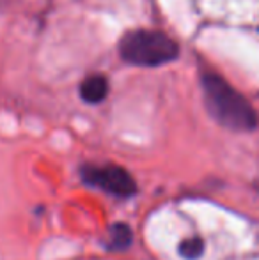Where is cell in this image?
I'll use <instances>...</instances> for the list:
<instances>
[{"label": "cell", "instance_id": "6", "mask_svg": "<svg viewBox=\"0 0 259 260\" xmlns=\"http://www.w3.org/2000/svg\"><path fill=\"white\" fill-rule=\"evenodd\" d=\"M204 251V243L199 237H190V239H185L180 244V255L187 260H197L203 255Z\"/></svg>", "mask_w": 259, "mask_h": 260}, {"label": "cell", "instance_id": "2", "mask_svg": "<svg viewBox=\"0 0 259 260\" xmlns=\"http://www.w3.org/2000/svg\"><path fill=\"white\" fill-rule=\"evenodd\" d=\"M121 57L135 66L155 68L178 57V45L156 30H133L123 38L119 45Z\"/></svg>", "mask_w": 259, "mask_h": 260}, {"label": "cell", "instance_id": "5", "mask_svg": "<svg viewBox=\"0 0 259 260\" xmlns=\"http://www.w3.org/2000/svg\"><path fill=\"white\" fill-rule=\"evenodd\" d=\"M131 239H133V236H131V230L128 225L119 223V225L112 226V230H110L112 248H116V250H125V248H128L131 244Z\"/></svg>", "mask_w": 259, "mask_h": 260}, {"label": "cell", "instance_id": "4", "mask_svg": "<svg viewBox=\"0 0 259 260\" xmlns=\"http://www.w3.org/2000/svg\"><path fill=\"white\" fill-rule=\"evenodd\" d=\"M80 94L87 103H100L108 94V82L105 76L93 75L85 78L80 85Z\"/></svg>", "mask_w": 259, "mask_h": 260}, {"label": "cell", "instance_id": "1", "mask_svg": "<svg viewBox=\"0 0 259 260\" xmlns=\"http://www.w3.org/2000/svg\"><path fill=\"white\" fill-rule=\"evenodd\" d=\"M203 92L208 112L218 124L235 131H250L257 126L256 112L249 101L218 75L203 76Z\"/></svg>", "mask_w": 259, "mask_h": 260}, {"label": "cell", "instance_id": "3", "mask_svg": "<svg viewBox=\"0 0 259 260\" xmlns=\"http://www.w3.org/2000/svg\"><path fill=\"white\" fill-rule=\"evenodd\" d=\"M82 177L87 184L118 197H130L137 189L133 177L121 167H85Z\"/></svg>", "mask_w": 259, "mask_h": 260}]
</instances>
